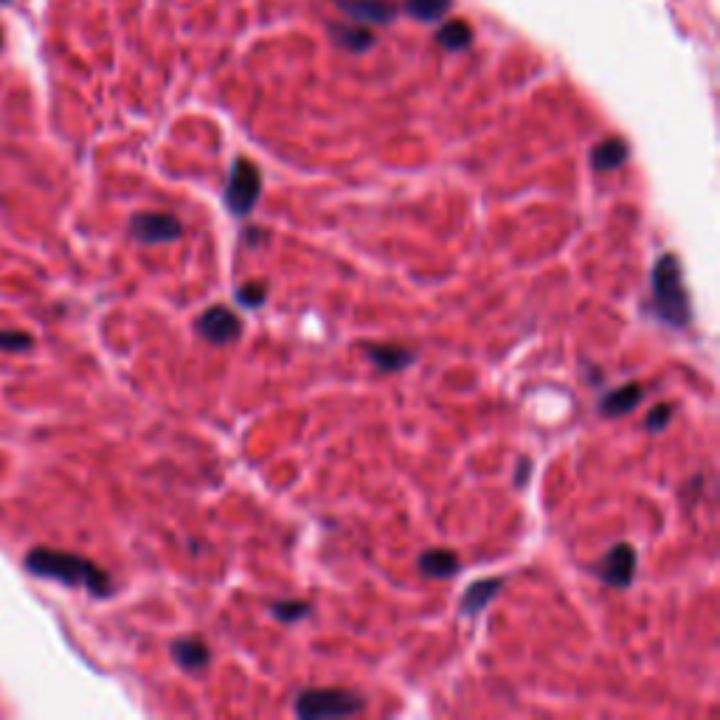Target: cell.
<instances>
[{"label": "cell", "mask_w": 720, "mask_h": 720, "mask_svg": "<svg viewBox=\"0 0 720 720\" xmlns=\"http://www.w3.org/2000/svg\"><path fill=\"white\" fill-rule=\"evenodd\" d=\"M23 566H26V571L45 577V580H57V583L71 585V588H85L93 597H110L113 594V583H110L105 571L99 569L96 563H90L88 557H79L74 552L37 546L26 555Z\"/></svg>", "instance_id": "6da1fadb"}, {"label": "cell", "mask_w": 720, "mask_h": 720, "mask_svg": "<svg viewBox=\"0 0 720 720\" xmlns=\"http://www.w3.org/2000/svg\"><path fill=\"white\" fill-rule=\"evenodd\" d=\"M653 313L670 327H687L692 318V304L681 276V262L675 254H664L653 265Z\"/></svg>", "instance_id": "7a4b0ae2"}, {"label": "cell", "mask_w": 720, "mask_h": 720, "mask_svg": "<svg viewBox=\"0 0 720 720\" xmlns=\"http://www.w3.org/2000/svg\"><path fill=\"white\" fill-rule=\"evenodd\" d=\"M363 709L355 692L346 690H304L296 698V715L304 720H324V718H349L358 715Z\"/></svg>", "instance_id": "3957f363"}, {"label": "cell", "mask_w": 720, "mask_h": 720, "mask_svg": "<svg viewBox=\"0 0 720 720\" xmlns=\"http://www.w3.org/2000/svg\"><path fill=\"white\" fill-rule=\"evenodd\" d=\"M262 192V175L256 169L254 161L248 158H237L228 175V186H225V206L234 217H245L251 214Z\"/></svg>", "instance_id": "277c9868"}, {"label": "cell", "mask_w": 720, "mask_h": 720, "mask_svg": "<svg viewBox=\"0 0 720 720\" xmlns=\"http://www.w3.org/2000/svg\"><path fill=\"white\" fill-rule=\"evenodd\" d=\"M183 225L166 211H138L130 217V237L141 245H164L180 240Z\"/></svg>", "instance_id": "5b68a950"}, {"label": "cell", "mask_w": 720, "mask_h": 720, "mask_svg": "<svg viewBox=\"0 0 720 720\" xmlns=\"http://www.w3.org/2000/svg\"><path fill=\"white\" fill-rule=\"evenodd\" d=\"M195 330L209 344H231L242 335V321L228 307H209L206 313L197 315Z\"/></svg>", "instance_id": "8992f818"}, {"label": "cell", "mask_w": 720, "mask_h": 720, "mask_svg": "<svg viewBox=\"0 0 720 720\" xmlns=\"http://www.w3.org/2000/svg\"><path fill=\"white\" fill-rule=\"evenodd\" d=\"M597 574L605 585H614V588H625L633 583L636 577V552L628 543H616L608 555L602 557V563L597 566Z\"/></svg>", "instance_id": "52a82bcc"}, {"label": "cell", "mask_w": 720, "mask_h": 720, "mask_svg": "<svg viewBox=\"0 0 720 720\" xmlns=\"http://www.w3.org/2000/svg\"><path fill=\"white\" fill-rule=\"evenodd\" d=\"M642 397H645V389L639 383H625V386L608 391L602 397L600 414L602 417H625V414H630L636 405L642 403Z\"/></svg>", "instance_id": "ba28073f"}, {"label": "cell", "mask_w": 720, "mask_h": 720, "mask_svg": "<svg viewBox=\"0 0 720 720\" xmlns=\"http://www.w3.org/2000/svg\"><path fill=\"white\" fill-rule=\"evenodd\" d=\"M172 659L178 664L180 670L186 673H197L209 664V647L203 645L200 639H175L172 642Z\"/></svg>", "instance_id": "9c48e42d"}, {"label": "cell", "mask_w": 720, "mask_h": 720, "mask_svg": "<svg viewBox=\"0 0 720 720\" xmlns=\"http://www.w3.org/2000/svg\"><path fill=\"white\" fill-rule=\"evenodd\" d=\"M363 352L369 355V360L375 363L380 372H400V369H405V366L411 363V358H414L408 349L394 344H366Z\"/></svg>", "instance_id": "30bf717a"}, {"label": "cell", "mask_w": 720, "mask_h": 720, "mask_svg": "<svg viewBox=\"0 0 720 720\" xmlns=\"http://www.w3.org/2000/svg\"><path fill=\"white\" fill-rule=\"evenodd\" d=\"M420 571L434 580H448L459 571V557L450 549H428L420 555Z\"/></svg>", "instance_id": "8fae6325"}, {"label": "cell", "mask_w": 720, "mask_h": 720, "mask_svg": "<svg viewBox=\"0 0 720 720\" xmlns=\"http://www.w3.org/2000/svg\"><path fill=\"white\" fill-rule=\"evenodd\" d=\"M498 591H501V580H479V583H473L465 591V597H462V614H481L487 608V602L493 600Z\"/></svg>", "instance_id": "7c38bea8"}, {"label": "cell", "mask_w": 720, "mask_h": 720, "mask_svg": "<svg viewBox=\"0 0 720 720\" xmlns=\"http://www.w3.org/2000/svg\"><path fill=\"white\" fill-rule=\"evenodd\" d=\"M625 158H628V144L619 141V138H608V141L597 144L594 152H591L594 169H616V166L625 164Z\"/></svg>", "instance_id": "4fadbf2b"}, {"label": "cell", "mask_w": 720, "mask_h": 720, "mask_svg": "<svg viewBox=\"0 0 720 720\" xmlns=\"http://www.w3.org/2000/svg\"><path fill=\"white\" fill-rule=\"evenodd\" d=\"M34 346V338L23 330H0V352H26Z\"/></svg>", "instance_id": "5bb4252c"}, {"label": "cell", "mask_w": 720, "mask_h": 720, "mask_svg": "<svg viewBox=\"0 0 720 720\" xmlns=\"http://www.w3.org/2000/svg\"><path fill=\"white\" fill-rule=\"evenodd\" d=\"M270 611L282 622H299V619L310 614V605L307 602H273Z\"/></svg>", "instance_id": "9a60e30c"}, {"label": "cell", "mask_w": 720, "mask_h": 720, "mask_svg": "<svg viewBox=\"0 0 720 720\" xmlns=\"http://www.w3.org/2000/svg\"><path fill=\"white\" fill-rule=\"evenodd\" d=\"M237 299H240V304H245V307H259V304L265 301V285H262V282L242 285L240 290H237Z\"/></svg>", "instance_id": "2e32d148"}, {"label": "cell", "mask_w": 720, "mask_h": 720, "mask_svg": "<svg viewBox=\"0 0 720 720\" xmlns=\"http://www.w3.org/2000/svg\"><path fill=\"white\" fill-rule=\"evenodd\" d=\"M670 417H673V405L670 403L656 405V408L647 414V428H650V431H661V428H667Z\"/></svg>", "instance_id": "e0dca14e"}, {"label": "cell", "mask_w": 720, "mask_h": 720, "mask_svg": "<svg viewBox=\"0 0 720 720\" xmlns=\"http://www.w3.org/2000/svg\"><path fill=\"white\" fill-rule=\"evenodd\" d=\"M526 470H529V459H521V479H515V484H526Z\"/></svg>", "instance_id": "ac0fdd59"}, {"label": "cell", "mask_w": 720, "mask_h": 720, "mask_svg": "<svg viewBox=\"0 0 720 720\" xmlns=\"http://www.w3.org/2000/svg\"><path fill=\"white\" fill-rule=\"evenodd\" d=\"M0 45H3V37H0Z\"/></svg>", "instance_id": "d6986e66"}, {"label": "cell", "mask_w": 720, "mask_h": 720, "mask_svg": "<svg viewBox=\"0 0 720 720\" xmlns=\"http://www.w3.org/2000/svg\"><path fill=\"white\" fill-rule=\"evenodd\" d=\"M0 3H6V0H0Z\"/></svg>", "instance_id": "ffe728a7"}]
</instances>
